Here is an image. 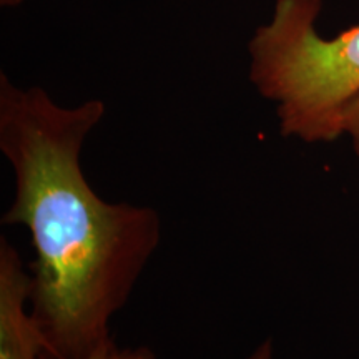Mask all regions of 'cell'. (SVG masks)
<instances>
[{"label": "cell", "instance_id": "cell-1", "mask_svg": "<svg viewBox=\"0 0 359 359\" xmlns=\"http://www.w3.org/2000/svg\"><path fill=\"white\" fill-rule=\"evenodd\" d=\"M105 111L98 98L58 105L43 88H19L0 74V150L15 175L2 223L32 235L30 308L45 359H85L111 338V316L160 243L154 208L102 200L80 167Z\"/></svg>", "mask_w": 359, "mask_h": 359}, {"label": "cell", "instance_id": "cell-2", "mask_svg": "<svg viewBox=\"0 0 359 359\" xmlns=\"http://www.w3.org/2000/svg\"><path fill=\"white\" fill-rule=\"evenodd\" d=\"M323 0H276L250 39V82L275 103L283 137L306 143L343 137L341 118L359 95V24L323 37Z\"/></svg>", "mask_w": 359, "mask_h": 359}, {"label": "cell", "instance_id": "cell-3", "mask_svg": "<svg viewBox=\"0 0 359 359\" xmlns=\"http://www.w3.org/2000/svg\"><path fill=\"white\" fill-rule=\"evenodd\" d=\"M32 276L17 250L0 240V359H45L30 304Z\"/></svg>", "mask_w": 359, "mask_h": 359}, {"label": "cell", "instance_id": "cell-4", "mask_svg": "<svg viewBox=\"0 0 359 359\" xmlns=\"http://www.w3.org/2000/svg\"><path fill=\"white\" fill-rule=\"evenodd\" d=\"M85 359H156L155 353L145 346L142 348H118L114 339H107L95 351Z\"/></svg>", "mask_w": 359, "mask_h": 359}, {"label": "cell", "instance_id": "cell-5", "mask_svg": "<svg viewBox=\"0 0 359 359\" xmlns=\"http://www.w3.org/2000/svg\"><path fill=\"white\" fill-rule=\"evenodd\" d=\"M341 128H343V135H346L351 140L353 150L359 156V95L354 97L344 109Z\"/></svg>", "mask_w": 359, "mask_h": 359}, {"label": "cell", "instance_id": "cell-6", "mask_svg": "<svg viewBox=\"0 0 359 359\" xmlns=\"http://www.w3.org/2000/svg\"><path fill=\"white\" fill-rule=\"evenodd\" d=\"M248 359H273V344L271 341H263L259 346L250 354Z\"/></svg>", "mask_w": 359, "mask_h": 359}, {"label": "cell", "instance_id": "cell-7", "mask_svg": "<svg viewBox=\"0 0 359 359\" xmlns=\"http://www.w3.org/2000/svg\"><path fill=\"white\" fill-rule=\"evenodd\" d=\"M22 2H24V0H0L2 7H17L20 6Z\"/></svg>", "mask_w": 359, "mask_h": 359}]
</instances>
